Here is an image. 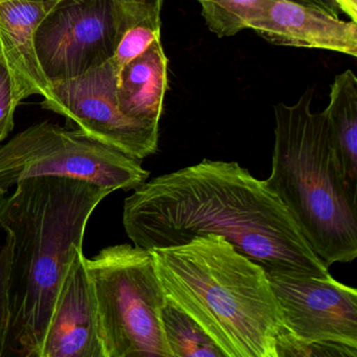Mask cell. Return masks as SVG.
I'll return each mask as SVG.
<instances>
[{
  "label": "cell",
  "mask_w": 357,
  "mask_h": 357,
  "mask_svg": "<svg viewBox=\"0 0 357 357\" xmlns=\"http://www.w3.org/2000/svg\"><path fill=\"white\" fill-rule=\"evenodd\" d=\"M151 252L167 300L223 356L277 357L281 312L262 265L214 234Z\"/></svg>",
  "instance_id": "obj_3"
},
{
  "label": "cell",
  "mask_w": 357,
  "mask_h": 357,
  "mask_svg": "<svg viewBox=\"0 0 357 357\" xmlns=\"http://www.w3.org/2000/svg\"><path fill=\"white\" fill-rule=\"evenodd\" d=\"M168 59L160 39L123 66L116 78V101L123 114L160 123L168 89Z\"/></svg>",
  "instance_id": "obj_13"
},
{
  "label": "cell",
  "mask_w": 357,
  "mask_h": 357,
  "mask_svg": "<svg viewBox=\"0 0 357 357\" xmlns=\"http://www.w3.org/2000/svg\"><path fill=\"white\" fill-rule=\"evenodd\" d=\"M58 0H0V61L11 77L18 104L31 96L45 98L50 82L37 55L35 35Z\"/></svg>",
  "instance_id": "obj_12"
},
{
  "label": "cell",
  "mask_w": 357,
  "mask_h": 357,
  "mask_svg": "<svg viewBox=\"0 0 357 357\" xmlns=\"http://www.w3.org/2000/svg\"><path fill=\"white\" fill-rule=\"evenodd\" d=\"M39 357H105L83 250L73 254Z\"/></svg>",
  "instance_id": "obj_10"
},
{
  "label": "cell",
  "mask_w": 357,
  "mask_h": 357,
  "mask_svg": "<svg viewBox=\"0 0 357 357\" xmlns=\"http://www.w3.org/2000/svg\"><path fill=\"white\" fill-rule=\"evenodd\" d=\"M160 321L171 356L225 357L202 327L167 298Z\"/></svg>",
  "instance_id": "obj_15"
},
{
  "label": "cell",
  "mask_w": 357,
  "mask_h": 357,
  "mask_svg": "<svg viewBox=\"0 0 357 357\" xmlns=\"http://www.w3.org/2000/svg\"><path fill=\"white\" fill-rule=\"evenodd\" d=\"M290 1L307 6V7L315 8L336 18H340V13H342L335 0H290Z\"/></svg>",
  "instance_id": "obj_20"
},
{
  "label": "cell",
  "mask_w": 357,
  "mask_h": 357,
  "mask_svg": "<svg viewBox=\"0 0 357 357\" xmlns=\"http://www.w3.org/2000/svg\"><path fill=\"white\" fill-rule=\"evenodd\" d=\"M342 13L346 14L350 20L357 22V0H335Z\"/></svg>",
  "instance_id": "obj_21"
},
{
  "label": "cell",
  "mask_w": 357,
  "mask_h": 357,
  "mask_svg": "<svg viewBox=\"0 0 357 357\" xmlns=\"http://www.w3.org/2000/svg\"><path fill=\"white\" fill-rule=\"evenodd\" d=\"M156 39H160V18L147 20L129 29L112 58L118 70L143 54Z\"/></svg>",
  "instance_id": "obj_17"
},
{
  "label": "cell",
  "mask_w": 357,
  "mask_h": 357,
  "mask_svg": "<svg viewBox=\"0 0 357 357\" xmlns=\"http://www.w3.org/2000/svg\"><path fill=\"white\" fill-rule=\"evenodd\" d=\"M149 174L141 160L53 123L32 125L0 144V193L33 177L79 179L112 193L137 189Z\"/></svg>",
  "instance_id": "obj_6"
},
{
  "label": "cell",
  "mask_w": 357,
  "mask_h": 357,
  "mask_svg": "<svg viewBox=\"0 0 357 357\" xmlns=\"http://www.w3.org/2000/svg\"><path fill=\"white\" fill-rule=\"evenodd\" d=\"M165 0H58L35 35L50 82L75 78L109 61L129 29L160 18Z\"/></svg>",
  "instance_id": "obj_7"
},
{
  "label": "cell",
  "mask_w": 357,
  "mask_h": 357,
  "mask_svg": "<svg viewBox=\"0 0 357 357\" xmlns=\"http://www.w3.org/2000/svg\"><path fill=\"white\" fill-rule=\"evenodd\" d=\"M118 73L110 59L80 76L51 82L43 107L68 119L89 137L142 160L158 151L160 123L137 120L121 112Z\"/></svg>",
  "instance_id": "obj_9"
},
{
  "label": "cell",
  "mask_w": 357,
  "mask_h": 357,
  "mask_svg": "<svg viewBox=\"0 0 357 357\" xmlns=\"http://www.w3.org/2000/svg\"><path fill=\"white\" fill-rule=\"evenodd\" d=\"M313 91L294 105L275 106V145L265 181L283 202L326 267L357 257V196L338 168L324 112H313Z\"/></svg>",
  "instance_id": "obj_4"
},
{
  "label": "cell",
  "mask_w": 357,
  "mask_h": 357,
  "mask_svg": "<svg viewBox=\"0 0 357 357\" xmlns=\"http://www.w3.org/2000/svg\"><path fill=\"white\" fill-rule=\"evenodd\" d=\"M279 305L277 357H357V291L330 273L265 271Z\"/></svg>",
  "instance_id": "obj_8"
},
{
  "label": "cell",
  "mask_w": 357,
  "mask_h": 357,
  "mask_svg": "<svg viewBox=\"0 0 357 357\" xmlns=\"http://www.w3.org/2000/svg\"><path fill=\"white\" fill-rule=\"evenodd\" d=\"M211 32L219 38L235 36L262 15L275 0H197Z\"/></svg>",
  "instance_id": "obj_16"
},
{
  "label": "cell",
  "mask_w": 357,
  "mask_h": 357,
  "mask_svg": "<svg viewBox=\"0 0 357 357\" xmlns=\"http://www.w3.org/2000/svg\"><path fill=\"white\" fill-rule=\"evenodd\" d=\"M123 225L145 250L214 234L265 271L329 273L275 192L236 162L206 158L145 181L125 199Z\"/></svg>",
  "instance_id": "obj_1"
},
{
  "label": "cell",
  "mask_w": 357,
  "mask_h": 357,
  "mask_svg": "<svg viewBox=\"0 0 357 357\" xmlns=\"http://www.w3.org/2000/svg\"><path fill=\"white\" fill-rule=\"evenodd\" d=\"M13 242L7 235L5 243L0 248V357L7 356L8 336H9L10 294L9 280L11 269Z\"/></svg>",
  "instance_id": "obj_18"
},
{
  "label": "cell",
  "mask_w": 357,
  "mask_h": 357,
  "mask_svg": "<svg viewBox=\"0 0 357 357\" xmlns=\"http://www.w3.org/2000/svg\"><path fill=\"white\" fill-rule=\"evenodd\" d=\"M323 112L338 168L351 193L357 196V77L353 70L334 78Z\"/></svg>",
  "instance_id": "obj_14"
},
{
  "label": "cell",
  "mask_w": 357,
  "mask_h": 357,
  "mask_svg": "<svg viewBox=\"0 0 357 357\" xmlns=\"http://www.w3.org/2000/svg\"><path fill=\"white\" fill-rule=\"evenodd\" d=\"M112 192L63 177L24 179L0 193V229L13 242L7 356H40L73 254L87 223Z\"/></svg>",
  "instance_id": "obj_2"
},
{
  "label": "cell",
  "mask_w": 357,
  "mask_h": 357,
  "mask_svg": "<svg viewBox=\"0 0 357 357\" xmlns=\"http://www.w3.org/2000/svg\"><path fill=\"white\" fill-rule=\"evenodd\" d=\"M85 266L97 301L105 357H172L160 310L166 303L151 250L119 244L103 248Z\"/></svg>",
  "instance_id": "obj_5"
},
{
  "label": "cell",
  "mask_w": 357,
  "mask_h": 357,
  "mask_svg": "<svg viewBox=\"0 0 357 357\" xmlns=\"http://www.w3.org/2000/svg\"><path fill=\"white\" fill-rule=\"evenodd\" d=\"M273 45L327 50L356 57L357 22H344L315 8L275 0L250 24Z\"/></svg>",
  "instance_id": "obj_11"
},
{
  "label": "cell",
  "mask_w": 357,
  "mask_h": 357,
  "mask_svg": "<svg viewBox=\"0 0 357 357\" xmlns=\"http://www.w3.org/2000/svg\"><path fill=\"white\" fill-rule=\"evenodd\" d=\"M20 104L13 96L11 77L5 64L0 61V144L14 128V114Z\"/></svg>",
  "instance_id": "obj_19"
}]
</instances>
